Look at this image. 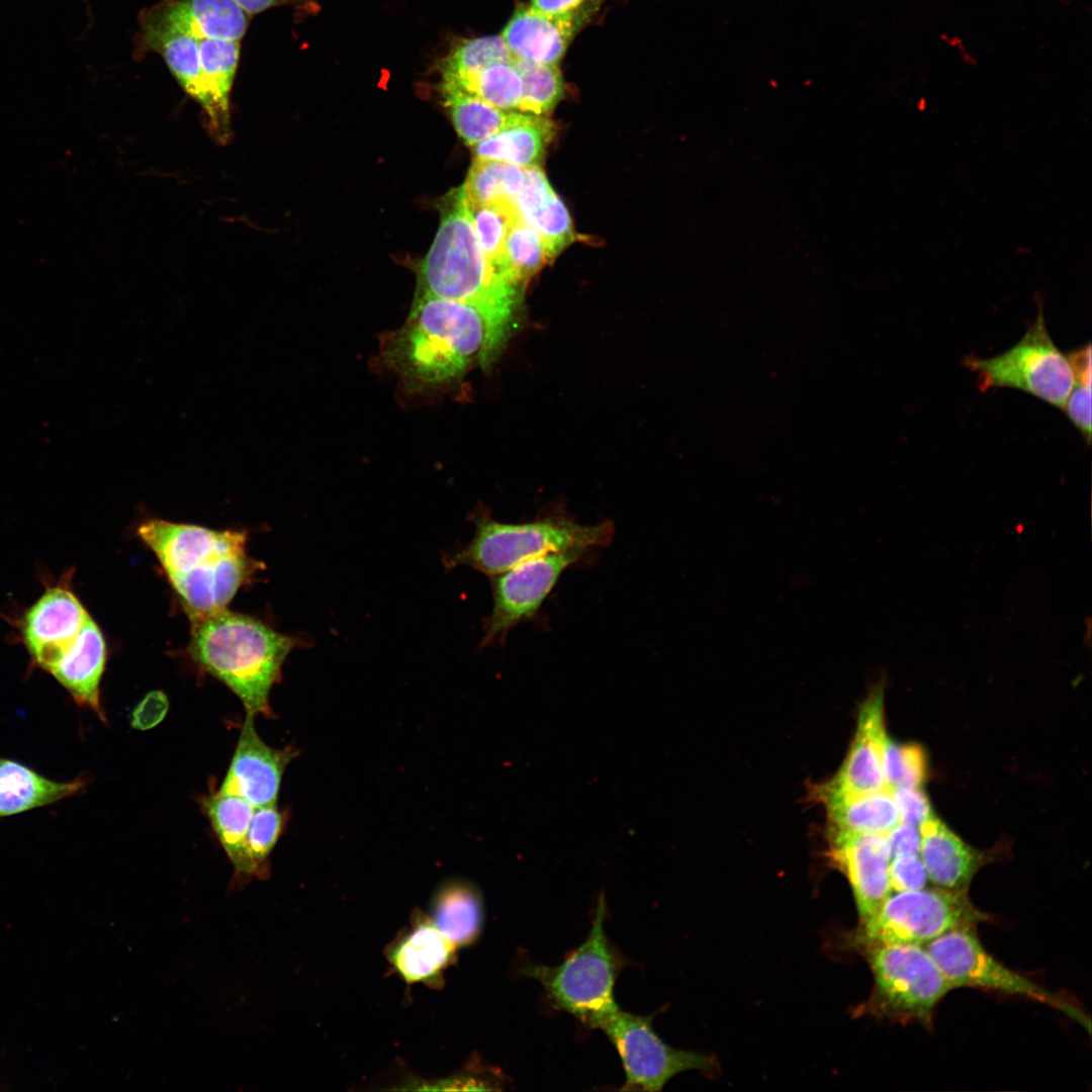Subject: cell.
I'll return each mask as SVG.
<instances>
[{
	"label": "cell",
	"mask_w": 1092,
	"mask_h": 1092,
	"mask_svg": "<svg viewBox=\"0 0 1092 1092\" xmlns=\"http://www.w3.org/2000/svg\"><path fill=\"white\" fill-rule=\"evenodd\" d=\"M516 310L418 293L387 357L413 384L450 383L474 366L490 364L514 326Z\"/></svg>",
	"instance_id": "1"
},
{
	"label": "cell",
	"mask_w": 1092,
	"mask_h": 1092,
	"mask_svg": "<svg viewBox=\"0 0 1092 1092\" xmlns=\"http://www.w3.org/2000/svg\"><path fill=\"white\" fill-rule=\"evenodd\" d=\"M138 534L157 556L192 622L226 609L261 568L248 555L243 532L151 519Z\"/></svg>",
	"instance_id": "2"
},
{
	"label": "cell",
	"mask_w": 1092,
	"mask_h": 1092,
	"mask_svg": "<svg viewBox=\"0 0 1092 1092\" xmlns=\"http://www.w3.org/2000/svg\"><path fill=\"white\" fill-rule=\"evenodd\" d=\"M193 624L190 654L241 700L246 714L269 716V695L288 654L301 641L226 609Z\"/></svg>",
	"instance_id": "3"
},
{
	"label": "cell",
	"mask_w": 1092,
	"mask_h": 1092,
	"mask_svg": "<svg viewBox=\"0 0 1092 1092\" xmlns=\"http://www.w3.org/2000/svg\"><path fill=\"white\" fill-rule=\"evenodd\" d=\"M440 209L439 230L420 266L418 293L485 307L517 309L522 286L495 269L483 254L463 186L449 192Z\"/></svg>",
	"instance_id": "4"
},
{
	"label": "cell",
	"mask_w": 1092,
	"mask_h": 1092,
	"mask_svg": "<svg viewBox=\"0 0 1092 1092\" xmlns=\"http://www.w3.org/2000/svg\"><path fill=\"white\" fill-rule=\"evenodd\" d=\"M472 519L473 537L447 554L445 564L469 566L491 576L549 553L605 547L615 533L611 521L582 525L558 512L523 523H505L479 510Z\"/></svg>",
	"instance_id": "5"
},
{
	"label": "cell",
	"mask_w": 1092,
	"mask_h": 1092,
	"mask_svg": "<svg viewBox=\"0 0 1092 1092\" xmlns=\"http://www.w3.org/2000/svg\"><path fill=\"white\" fill-rule=\"evenodd\" d=\"M606 907L601 895L587 937L560 965L527 963L520 969L523 976L540 983L555 1008L590 1028H598L619 1007L614 989L624 960L606 934Z\"/></svg>",
	"instance_id": "6"
},
{
	"label": "cell",
	"mask_w": 1092,
	"mask_h": 1092,
	"mask_svg": "<svg viewBox=\"0 0 1092 1092\" xmlns=\"http://www.w3.org/2000/svg\"><path fill=\"white\" fill-rule=\"evenodd\" d=\"M989 916L970 900L967 891L942 888L892 892L879 909L860 922V945H925L941 934L976 927Z\"/></svg>",
	"instance_id": "7"
},
{
	"label": "cell",
	"mask_w": 1092,
	"mask_h": 1092,
	"mask_svg": "<svg viewBox=\"0 0 1092 1092\" xmlns=\"http://www.w3.org/2000/svg\"><path fill=\"white\" fill-rule=\"evenodd\" d=\"M864 953L875 981L874 1010L903 1024L929 1027L952 988L924 945L876 944L864 946Z\"/></svg>",
	"instance_id": "8"
},
{
	"label": "cell",
	"mask_w": 1092,
	"mask_h": 1092,
	"mask_svg": "<svg viewBox=\"0 0 1092 1092\" xmlns=\"http://www.w3.org/2000/svg\"><path fill=\"white\" fill-rule=\"evenodd\" d=\"M965 366L978 375L980 390L1010 387L1063 408L1074 386L1067 358L1049 334L1041 307L1020 341L991 358L968 356Z\"/></svg>",
	"instance_id": "9"
},
{
	"label": "cell",
	"mask_w": 1092,
	"mask_h": 1092,
	"mask_svg": "<svg viewBox=\"0 0 1092 1092\" xmlns=\"http://www.w3.org/2000/svg\"><path fill=\"white\" fill-rule=\"evenodd\" d=\"M952 989L961 987L992 990L1022 996L1056 1008L1087 1029L1089 1019L1073 1004L1027 977L1009 969L989 953L976 927L947 931L924 945Z\"/></svg>",
	"instance_id": "10"
},
{
	"label": "cell",
	"mask_w": 1092,
	"mask_h": 1092,
	"mask_svg": "<svg viewBox=\"0 0 1092 1092\" xmlns=\"http://www.w3.org/2000/svg\"><path fill=\"white\" fill-rule=\"evenodd\" d=\"M598 1029L608 1036L620 1056L625 1072L624 1091H660L678 1073L711 1072L717 1066L711 1056L669 1046L654 1031L651 1017L619 1007Z\"/></svg>",
	"instance_id": "11"
},
{
	"label": "cell",
	"mask_w": 1092,
	"mask_h": 1092,
	"mask_svg": "<svg viewBox=\"0 0 1092 1092\" xmlns=\"http://www.w3.org/2000/svg\"><path fill=\"white\" fill-rule=\"evenodd\" d=\"M586 550L549 553L521 562L492 576V610L481 646L502 644L517 625L533 619L562 573Z\"/></svg>",
	"instance_id": "12"
},
{
	"label": "cell",
	"mask_w": 1092,
	"mask_h": 1092,
	"mask_svg": "<svg viewBox=\"0 0 1092 1092\" xmlns=\"http://www.w3.org/2000/svg\"><path fill=\"white\" fill-rule=\"evenodd\" d=\"M72 571L47 584L22 615L18 630L31 663L48 672L90 616L72 586Z\"/></svg>",
	"instance_id": "13"
},
{
	"label": "cell",
	"mask_w": 1092,
	"mask_h": 1092,
	"mask_svg": "<svg viewBox=\"0 0 1092 1092\" xmlns=\"http://www.w3.org/2000/svg\"><path fill=\"white\" fill-rule=\"evenodd\" d=\"M885 677L874 684L858 709L857 727L838 772L816 787L817 798L858 796L887 789L883 752L888 738L884 725Z\"/></svg>",
	"instance_id": "14"
},
{
	"label": "cell",
	"mask_w": 1092,
	"mask_h": 1092,
	"mask_svg": "<svg viewBox=\"0 0 1092 1092\" xmlns=\"http://www.w3.org/2000/svg\"><path fill=\"white\" fill-rule=\"evenodd\" d=\"M597 8L589 0L571 13L548 15L523 5L515 10L500 36L514 59L559 66Z\"/></svg>",
	"instance_id": "15"
},
{
	"label": "cell",
	"mask_w": 1092,
	"mask_h": 1092,
	"mask_svg": "<svg viewBox=\"0 0 1092 1092\" xmlns=\"http://www.w3.org/2000/svg\"><path fill=\"white\" fill-rule=\"evenodd\" d=\"M290 749H276L258 735L254 716L246 714L229 770L217 792L244 798L255 808L276 805L283 772L294 757Z\"/></svg>",
	"instance_id": "16"
},
{
	"label": "cell",
	"mask_w": 1092,
	"mask_h": 1092,
	"mask_svg": "<svg viewBox=\"0 0 1092 1092\" xmlns=\"http://www.w3.org/2000/svg\"><path fill=\"white\" fill-rule=\"evenodd\" d=\"M830 838V858L846 876L861 921L871 917L893 892L891 853L886 834L863 833Z\"/></svg>",
	"instance_id": "17"
},
{
	"label": "cell",
	"mask_w": 1092,
	"mask_h": 1092,
	"mask_svg": "<svg viewBox=\"0 0 1092 1092\" xmlns=\"http://www.w3.org/2000/svg\"><path fill=\"white\" fill-rule=\"evenodd\" d=\"M249 14L236 0H162L140 15L141 29L179 32L196 39L241 41Z\"/></svg>",
	"instance_id": "18"
},
{
	"label": "cell",
	"mask_w": 1092,
	"mask_h": 1092,
	"mask_svg": "<svg viewBox=\"0 0 1092 1092\" xmlns=\"http://www.w3.org/2000/svg\"><path fill=\"white\" fill-rule=\"evenodd\" d=\"M456 947L440 932L429 916L418 913L410 927L401 931L387 948V959L407 983L438 986L444 971L453 963Z\"/></svg>",
	"instance_id": "19"
},
{
	"label": "cell",
	"mask_w": 1092,
	"mask_h": 1092,
	"mask_svg": "<svg viewBox=\"0 0 1092 1092\" xmlns=\"http://www.w3.org/2000/svg\"><path fill=\"white\" fill-rule=\"evenodd\" d=\"M106 664V643L101 629L88 617L78 636L50 673L74 699L76 704L105 719L100 702V682Z\"/></svg>",
	"instance_id": "20"
},
{
	"label": "cell",
	"mask_w": 1092,
	"mask_h": 1092,
	"mask_svg": "<svg viewBox=\"0 0 1092 1092\" xmlns=\"http://www.w3.org/2000/svg\"><path fill=\"white\" fill-rule=\"evenodd\" d=\"M920 858L928 879L938 888L967 891L987 861L986 855L971 847L934 814L919 827Z\"/></svg>",
	"instance_id": "21"
},
{
	"label": "cell",
	"mask_w": 1092,
	"mask_h": 1092,
	"mask_svg": "<svg viewBox=\"0 0 1092 1092\" xmlns=\"http://www.w3.org/2000/svg\"><path fill=\"white\" fill-rule=\"evenodd\" d=\"M240 47L237 40L198 39L201 71L211 103V113L204 127L220 146L229 144L233 138L230 98Z\"/></svg>",
	"instance_id": "22"
},
{
	"label": "cell",
	"mask_w": 1092,
	"mask_h": 1092,
	"mask_svg": "<svg viewBox=\"0 0 1092 1092\" xmlns=\"http://www.w3.org/2000/svg\"><path fill=\"white\" fill-rule=\"evenodd\" d=\"M85 782H60L0 756V819L58 803L79 794Z\"/></svg>",
	"instance_id": "23"
},
{
	"label": "cell",
	"mask_w": 1092,
	"mask_h": 1092,
	"mask_svg": "<svg viewBox=\"0 0 1092 1092\" xmlns=\"http://www.w3.org/2000/svg\"><path fill=\"white\" fill-rule=\"evenodd\" d=\"M554 132L555 126L549 118L515 111L510 124L473 146L474 157L523 168L536 166L541 162Z\"/></svg>",
	"instance_id": "24"
},
{
	"label": "cell",
	"mask_w": 1092,
	"mask_h": 1092,
	"mask_svg": "<svg viewBox=\"0 0 1092 1092\" xmlns=\"http://www.w3.org/2000/svg\"><path fill=\"white\" fill-rule=\"evenodd\" d=\"M430 913L432 922L456 948L472 944L481 932L483 902L478 889L469 882L452 880L442 884L432 898Z\"/></svg>",
	"instance_id": "25"
},
{
	"label": "cell",
	"mask_w": 1092,
	"mask_h": 1092,
	"mask_svg": "<svg viewBox=\"0 0 1092 1092\" xmlns=\"http://www.w3.org/2000/svg\"><path fill=\"white\" fill-rule=\"evenodd\" d=\"M818 800L826 808L829 837L887 834L900 823L893 792L888 789L858 796H826Z\"/></svg>",
	"instance_id": "26"
},
{
	"label": "cell",
	"mask_w": 1092,
	"mask_h": 1092,
	"mask_svg": "<svg viewBox=\"0 0 1092 1092\" xmlns=\"http://www.w3.org/2000/svg\"><path fill=\"white\" fill-rule=\"evenodd\" d=\"M143 52L160 54L179 85L201 107L203 124L211 113L210 98L201 71L198 39L166 30L141 29Z\"/></svg>",
	"instance_id": "27"
},
{
	"label": "cell",
	"mask_w": 1092,
	"mask_h": 1092,
	"mask_svg": "<svg viewBox=\"0 0 1092 1092\" xmlns=\"http://www.w3.org/2000/svg\"><path fill=\"white\" fill-rule=\"evenodd\" d=\"M515 206L520 217L541 236L548 263L574 241L569 212L548 182L527 185Z\"/></svg>",
	"instance_id": "28"
},
{
	"label": "cell",
	"mask_w": 1092,
	"mask_h": 1092,
	"mask_svg": "<svg viewBox=\"0 0 1092 1092\" xmlns=\"http://www.w3.org/2000/svg\"><path fill=\"white\" fill-rule=\"evenodd\" d=\"M211 826L235 869L238 881L255 878L247 834L255 807L242 797L216 792L203 802Z\"/></svg>",
	"instance_id": "29"
},
{
	"label": "cell",
	"mask_w": 1092,
	"mask_h": 1092,
	"mask_svg": "<svg viewBox=\"0 0 1092 1092\" xmlns=\"http://www.w3.org/2000/svg\"><path fill=\"white\" fill-rule=\"evenodd\" d=\"M442 94L457 133L468 146L499 132L513 120L515 111L499 109L458 87L442 84Z\"/></svg>",
	"instance_id": "30"
},
{
	"label": "cell",
	"mask_w": 1092,
	"mask_h": 1092,
	"mask_svg": "<svg viewBox=\"0 0 1092 1092\" xmlns=\"http://www.w3.org/2000/svg\"><path fill=\"white\" fill-rule=\"evenodd\" d=\"M525 182V168L486 159H475L463 185L472 204L514 203Z\"/></svg>",
	"instance_id": "31"
},
{
	"label": "cell",
	"mask_w": 1092,
	"mask_h": 1092,
	"mask_svg": "<svg viewBox=\"0 0 1092 1092\" xmlns=\"http://www.w3.org/2000/svg\"><path fill=\"white\" fill-rule=\"evenodd\" d=\"M513 61L495 62L454 79L442 80V84L463 89L499 109L517 111L522 81Z\"/></svg>",
	"instance_id": "32"
},
{
	"label": "cell",
	"mask_w": 1092,
	"mask_h": 1092,
	"mask_svg": "<svg viewBox=\"0 0 1092 1092\" xmlns=\"http://www.w3.org/2000/svg\"><path fill=\"white\" fill-rule=\"evenodd\" d=\"M522 81L519 112L544 115L551 112L564 95V81L557 65L514 59Z\"/></svg>",
	"instance_id": "33"
},
{
	"label": "cell",
	"mask_w": 1092,
	"mask_h": 1092,
	"mask_svg": "<svg viewBox=\"0 0 1092 1092\" xmlns=\"http://www.w3.org/2000/svg\"><path fill=\"white\" fill-rule=\"evenodd\" d=\"M467 207L476 239L483 254L495 269L512 279L507 268L506 240L512 221L517 216H520L515 204H472L467 202Z\"/></svg>",
	"instance_id": "34"
},
{
	"label": "cell",
	"mask_w": 1092,
	"mask_h": 1092,
	"mask_svg": "<svg viewBox=\"0 0 1092 1092\" xmlns=\"http://www.w3.org/2000/svg\"><path fill=\"white\" fill-rule=\"evenodd\" d=\"M506 261L510 276L521 286L549 264L541 236L520 216L512 221L508 231Z\"/></svg>",
	"instance_id": "35"
},
{
	"label": "cell",
	"mask_w": 1092,
	"mask_h": 1092,
	"mask_svg": "<svg viewBox=\"0 0 1092 1092\" xmlns=\"http://www.w3.org/2000/svg\"><path fill=\"white\" fill-rule=\"evenodd\" d=\"M514 58L500 34L458 41L441 64L442 80H451L486 65L513 61Z\"/></svg>",
	"instance_id": "36"
},
{
	"label": "cell",
	"mask_w": 1092,
	"mask_h": 1092,
	"mask_svg": "<svg viewBox=\"0 0 1092 1092\" xmlns=\"http://www.w3.org/2000/svg\"><path fill=\"white\" fill-rule=\"evenodd\" d=\"M886 788H921L927 777V758L923 748L914 743L897 744L889 737L883 752Z\"/></svg>",
	"instance_id": "37"
},
{
	"label": "cell",
	"mask_w": 1092,
	"mask_h": 1092,
	"mask_svg": "<svg viewBox=\"0 0 1092 1092\" xmlns=\"http://www.w3.org/2000/svg\"><path fill=\"white\" fill-rule=\"evenodd\" d=\"M283 826L284 816L276 805L255 808L247 834L248 853L255 878H267L269 874L268 858L282 832Z\"/></svg>",
	"instance_id": "38"
},
{
	"label": "cell",
	"mask_w": 1092,
	"mask_h": 1092,
	"mask_svg": "<svg viewBox=\"0 0 1092 1092\" xmlns=\"http://www.w3.org/2000/svg\"><path fill=\"white\" fill-rule=\"evenodd\" d=\"M892 891H912L925 888L927 873L918 854L898 855L891 858L889 867Z\"/></svg>",
	"instance_id": "39"
},
{
	"label": "cell",
	"mask_w": 1092,
	"mask_h": 1092,
	"mask_svg": "<svg viewBox=\"0 0 1092 1092\" xmlns=\"http://www.w3.org/2000/svg\"><path fill=\"white\" fill-rule=\"evenodd\" d=\"M900 822L919 827L933 815L929 800L921 788L901 787L893 791Z\"/></svg>",
	"instance_id": "40"
},
{
	"label": "cell",
	"mask_w": 1092,
	"mask_h": 1092,
	"mask_svg": "<svg viewBox=\"0 0 1092 1092\" xmlns=\"http://www.w3.org/2000/svg\"><path fill=\"white\" fill-rule=\"evenodd\" d=\"M1063 410L1089 445L1091 441V386L1074 383Z\"/></svg>",
	"instance_id": "41"
},
{
	"label": "cell",
	"mask_w": 1092,
	"mask_h": 1092,
	"mask_svg": "<svg viewBox=\"0 0 1092 1092\" xmlns=\"http://www.w3.org/2000/svg\"><path fill=\"white\" fill-rule=\"evenodd\" d=\"M168 709L169 701L163 692H150L134 708L131 726L138 730L152 729L163 721Z\"/></svg>",
	"instance_id": "42"
},
{
	"label": "cell",
	"mask_w": 1092,
	"mask_h": 1092,
	"mask_svg": "<svg viewBox=\"0 0 1092 1092\" xmlns=\"http://www.w3.org/2000/svg\"><path fill=\"white\" fill-rule=\"evenodd\" d=\"M891 858L898 855L918 854L920 834L916 827L900 822L887 834Z\"/></svg>",
	"instance_id": "43"
},
{
	"label": "cell",
	"mask_w": 1092,
	"mask_h": 1092,
	"mask_svg": "<svg viewBox=\"0 0 1092 1092\" xmlns=\"http://www.w3.org/2000/svg\"><path fill=\"white\" fill-rule=\"evenodd\" d=\"M1070 362L1075 383L1091 386V346L1075 350L1067 355Z\"/></svg>",
	"instance_id": "44"
},
{
	"label": "cell",
	"mask_w": 1092,
	"mask_h": 1092,
	"mask_svg": "<svg viewBox=\"0 0 1092 1092\" xmlns=\"http://www.w3.org/2000/svg\"><path fill=\"white\" fill-rule=\"evenodd\" d=\"M589 0H530L529 6L548 15L571 13L582 7Z\"/></svg>",
	"instance_id": "45"
},
{
	"label": "cell",
	"mask_w": 1092,
	"mask_h": 1092,
	"mask_svg": "<svg viewBox=\"0 0 1092 1092\" xmlns=\"http://www.w3.org/2000/svg\"><path fill=\"white\" fill-rule=\"evenodd\" d=\"M241 7L249 14L254 15L265 11L273 6L279 5L284 0H236Z\"/></svg>",
	"instance_id": "46"
}]
</instances>
